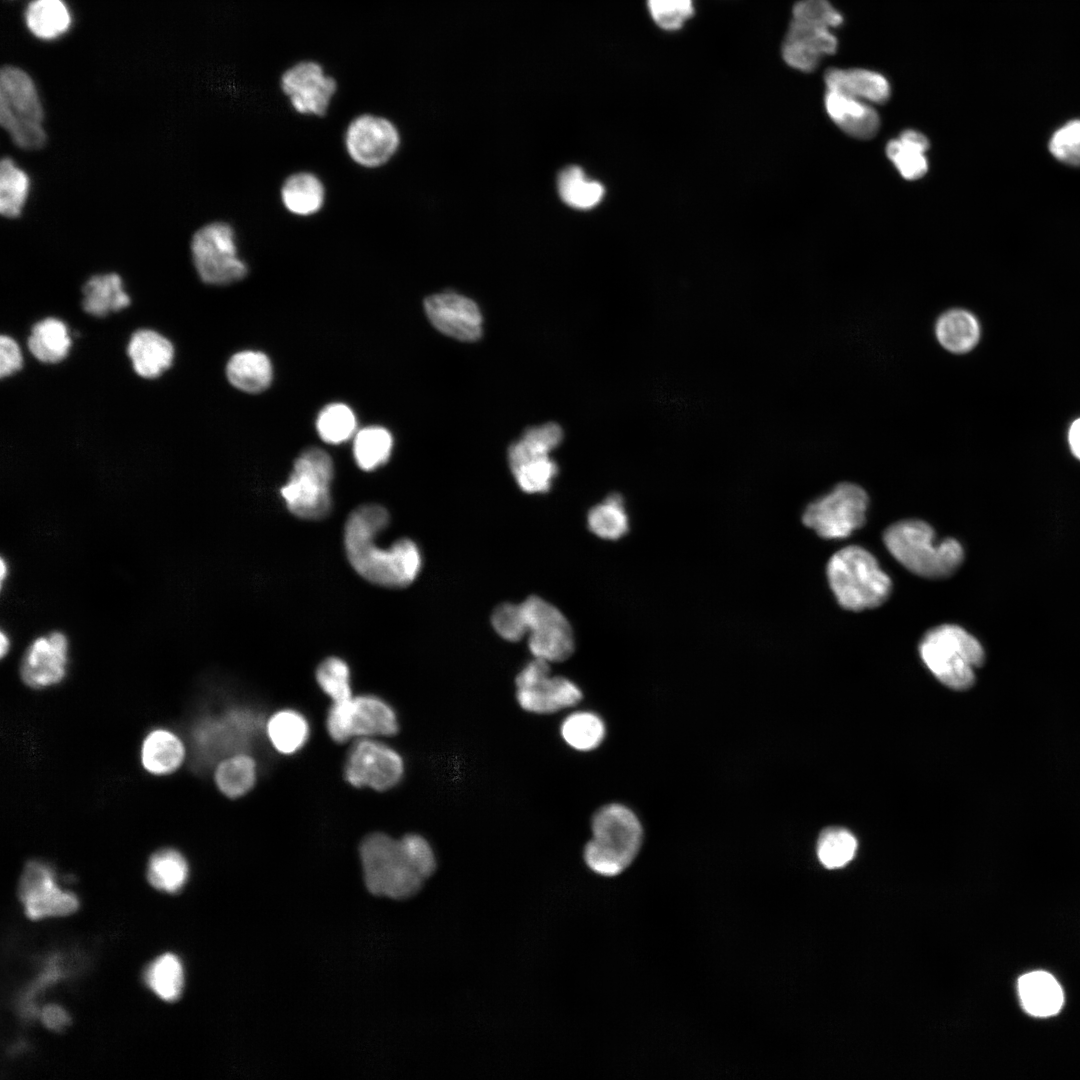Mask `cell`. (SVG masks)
<instances>
[{"label": "cell", "mask_w": 1080, "mask_h": 1080, "mask_svg": "<svg viewBox=\"0 0 1080 1080\" xmlns=\"http://www.w3.org/2000/svg\"><path fill=\"white\" fill-rule=\"evenodd\" d=\"M390 521L388 511L377 504L353 510L344 527V547L352 568L367 581L388 588L411 584L422 567L418 546L410 539L378 546L377 538Z\"/></svg>", "instance_id": "cell-1"}, {"label": "cell", "mask_w": 1080, "mask_h": 1080, "mask_svg": "<svg viewBox=\"0 0 1080 1080\" xmlns=\"http://www.w3.org/2000/svg\"><path fill=\"white\" fill-rule=\"evenodd\" d=\"M592 837L584 847V860L595 873L612 877L623 872L637 856L643 828L627 806L610 803L599 808L591 821Z\"/></svg>", "instance_id": "cell-2"}, {"label": "cell", "mask_w": 1080, "mask_h": 1080, "mask_svg": "<svg viewBox=\"0 0 1080 1080\" xmlns=\"http://www.w3.org/2000/svg\"><path fill=\"white\" fill-rule=\"evenodd\" d=\"M885 546L912 573L930 579L951 576L961 565L964 551L954 538L935 541L932 527L922 520H902L883 534Z\"/></svg>", "instance_id": "cell-3"}, {"label": "cell", "mask_w": 1080, "mask_h": 1080, "mask_svg": "<svg viewBox=\"0 0 1080 1080\" xmlns=\"http://www.w3.org/2000/svg\"><path fill=\"white\" fill-rule=\"evenodd\" d=\"M0 125L15 147L38 151L48 141L45 111L30 75L15 66L0 72Z\"/></svg>", "instance_id": "cell-4"}, {"label": "cell", "mask_w": 1080, "mask_h": 1080, "mask_svg": "<svg viewBox=\"0 0 1080 1080\" xmlns=\"http://www.w3.org/2000/svg\"><path fill=\"white\" fill-rule=\"evenodd\" d=\"M827 578L838 603L852 611L882 605L892 589L889 576L875 557L857 545L847 546L830 558Z\"/></svg>", "instance_id": "cell-5"}, {"label": "cell", "mask_w": 1080, "mask_h": 1080, "mask_svg": "<svg viewBox=\"0 0 1080 1080\" xmlns=\"http://www.w3.org/2000/svg\"><path fill=\"white\" fill-rule=\"evenodd\" d=\"M364 880L375 895L404 899L416 894L426 879L400 839L382 832L366 836L360 844Z\"/></svg>", "instance_id": "cell-6"}, {"label": "cell", "mask_w": 1080, "mask_h": 1080, "mask_svg": "<svg viewBox=\"0 0 1080 1080\" xmlns=\"http://www.w3.org/2000/svg\"><path fill=\"white\" fill-rule=\"evenodd\" d=\"M919 652L933 675L955 690H965L974 684V668L980 667L985 659L980 642L963 628L952 624L939 625L927 631L921 639Z\"/></svg>", "instance_id": "cell-7"}, {"label": "cell", "mask_w": 1080, "mask_h": 1080, "mask_svg": "<svg viewBox=\"0 0 1080 1080\" xmlns=\"http://www.w3.org/2000/svg\"><path fill=\"white\" fill-rule=\"evenodd\" d=\"M189 252L196 274L207 285L234 284L249 272L236 230L228 221L213 220L198 227L190 238Z\"/></svg>", "instance_id": "cell-8"}, {"label": "cell", "mask_w": 1080, "mask_h": 1080, "mask_svg": "<svg viewBox=\"0 0 1080 1080\" xmlns=\"http://www.w3.org/2000/svg\"><path fill=\"white\" fill-rule=\"evenodd\" d=\"M334 468L330 456L312 447L296 459L292 473L280 489L288 510L300 519L319 520L331 509L330 484Z\"/></svg>", "instance_id": "cell-9"}, {"label": "cell", "mask_w": 1080, "mask_h": 1080, "mask_svg": "<svg viewBox=\"0 0 1080 1080\" xmlns=\"http://www.w3.org/2000/svg\"><path fill=\"white\" fill-rule=\"evenodd\" d=\"M290 108L305 117H325L338 93L337 78L319 59L301 57L289 63L278 79Z\"/></svg>", "instance_id": "cell-10"}, {"label": "cell", "mask_w": 1080, "mask_h": 1080, "mask_svg": "<svg viewBox=\"0 0 1080 1080\" xmlns=\"http://www.w3.org/2000/svg\"><path fill=\"white\" fill-rule=\"evenodd\" d=\"M868 503V495L861 486L842 482L811 502L804 510L802 522L822 538H844L864 525Z\"/></svg>", "instance_id": "cell-11"}, {"label": "cell", "mask_w": 1080, "mask_h": 1080, "mask_svg": "<svg viewBox=\"0 0 1080 1080\" xmlns=\"http://www.w3.org/2000/svg\"><path fill=\"white\" fill-rule=\"evenodd\" d=\"M326 728L335 742L344 743L354 737L393 736L399 730V722L395 710L386 701L374 695H359L332 703Z\"/></svg>", "instance_id": "cell-12"}, {"label": "cell", "mask_w": 1080, "mask_h": 1080, "mask_svg": "<svg viewBox=\"0 0 1080 1080\" xmlns=\"http://www.w3.org/2000/svg\"><path fill=\"white\" fill-rule=\"evenodd\" d=\"M401 143L395 123L375 112H361L347 123L343 145L348 158L364 169H378L397 153Z\"/></svg>", "instance_id": "cell-13"}, {"label": "cell", "mask_w": 1080, "mask_h": 1080, "mask_svg": "<svg viewBox=\"0 0 1080 1080\" xmlns=\"http://www.w3.org/2000/svg\"><path fill=\"white\" fill-rule=\"evenodd\" d=\"M404 771V760L399 752L373 737L358 738L344 764V777L350 785L376 791L398 785Z\"/></svg>", "instance_id": "cell-14"}, {"label": "cell", "mask_w": 1080, "mask_h": 1080, "mask_svg": "<svg viewBox=\"0 0 1080 1080\" xmlns=\"http://www.w3.org/2000/svg\"><path fill=\"white\" fill-rule=\"evenodd\" d=\"M528 629V646L534 658L548 663L568 659L574 651V637L565 616L555 606L531 596L521 603Z\"/></svg>", "instance_id": "cell-15"}, {"label": "cell", "mask_w": 1080, "mask_h": 1080, "mask_svg": "<svg viewBox=\"0 0 1080 1080\" xmlns=\"http://www.w3.org/2000/svg\"><path fill=\"white\" fill-rule=\"evenodd\" d=\"M247 715L242 710H226L220 715L199 718L190 732L193 764L197 769L210 767L231 754L240 752L248 731Z\"/></svg>", "instance_id": "cell-16"}, {"label": "cell", "mask_w": 1080, "mask_h": 1080, "mask_svg": "<svg viewBox=\"0 0 1080 1080\" xmlns=\"http://www.w3.org/2000/svg\"><path fill=\"white\" fill-rule=\"evenodd\" d=\"M18 895L26 915L33 920L66 916L78 909L79 901L70 892L61 890L55 882L52 867L42 861H29L21 875Z\"/></svg>", "instance_id": "cell-17"}, {"label": "cell", "mask_w": 1080, "mask_h": 1080, "mask_svg": "<svg viewBox=\"0 0 1080 1080\" xmlns=\"http://www.w3.org/2000/svg\"><path fill=\"white\" fill-rule=\"evenodd\" d=\"M837 47V38L830 28L792 17L781 54L785 63L793 69L812 72L822 58L835 53Z\"/></svg>", "instance_id": "cell-18"}, {"label": "cell", "mask_w": 1080, "mask_h": 1080, "mask_svg": "<svg viewBox=\"0 0 1080 1080\" xmlns=\"http://www.w3.org/2000/svg\"><path fill=\"white\" fill-rule=\"evenodd\" d=\"M68 640L61 632H51L35 639L24 653L20 665L22 681L34 689L60 683L66 675Z\"/></svg>", "instance_id": "cell-19"}, {"label": "cell", "mask_w": 1080, "mask_h": 1080, "mask_svg": "<svg viewBox=\"0 0 1080 1080\" xmlns=\"http://www.w3.org/2000/svg\"><path fill=\"white\" fill-rule=\"evenodd\" d=\"M426 314L443 334L461 341H474L482 333V316L475 302L453 292L431 295L424 301Z\"/></svg>", "instance_id": "cell-20"}, {"label": "cell", "mask_w": 1080, "mask_h": 1080, "mask_svg": "<svg viewBox=\"0 0 1080 1080\" xmlns=\"http://www.w3.org/2000/svg\"><path fill=\"white\" fill-rule=\"evenodd\" d=\"M583 698L579 686L563 676L551 674L533 687L516 689L519 706L534 714H553L576 706Z\"/></svg>", "instance_id": "cell-21"}, {"label": "cell", "mask_w": 1080, "mask_h": 1080, "mask_svg": "<svg viewBox=\"0 0 1080 1080\" xmlns=\"http://www.w3.org/2000/svg\"><path fill=\"white\" fill-rule=\"evenodd\" d=\"M824 105L830 119L851 137L869 140L880 129V117L867 102L827 90Z\"/></svg>", "instance_id": "cell-22"}, {"label": "cell", "mask_w": 1080, "mask_h": 1080, "mask_svg": "<svg viewBox=\"0 0 1080 1080\" xmlns=\"http://www.w3.org/2000/svg\"><path fill=\"white\" fill-rule=\"evenodd\" d=\"M280 202L291 215L309 218L319 214L327 200V189L321 177L311 170L288 174L279 190Z\"/></svg>", "instance_id": "cell-23"}, {"label": "cell", "mask_w": 1080, "mask_h": 1080, "mask_svg": "<svg viewBox=\"0 0 1080 1080\" xmlns=\"http://www.w3.org/2000/svg\"><path fill=\"white\" fill-rule=\"evenodd\" d=\"M827 90L835 91L869 104H883L891 95L887 78L863 68H830L824 75Z\"/></svg>", "instance_id": "cell-24"}, {"label": "cell", "mask_w": 1080, "mask_h": 1080, "mask_svg": "<svg viewBox=\"0 0 1080 1080\" xmlns=\"http://www.w3.org/2000/svg\"><path fill=\"white\" fill-rule=\"evenodd\" d=\"M127 353L139 376L155 378L170 367L174 349L171 342L159 333L140 329L132 334Z\"/></svg>", "instance_id": "cell-25"}, {"label": "cell", "mask_w": 1080, "mask_h": 1080, "mask_svg": "<svg viewBox=\"0 0 1080 1080\" xmlns=\"http://www.w3.org/2000/svg\"><path fill=\"white\" fill-rule=\"evenodd\" d=\"M1018 992L1023 1009L1035 1017L1053 1016L1064 1003L1060 984L1045 971L1022 975L1018 980Z\"/></svg>", "instance_id": "cell-26"}, {"label": "cell", "mask_w": 1080, "mask_h": 1080, "mask_svg": "<svg viewBox=\"0 0 1080 1080\" xmlns=\"http://www.w3.org/2000/svg\"><path fill=\"white\" fill-rule=\"evenodd\" d=\"M141 763L150 774L162 776L176 771L184 761L185 747L172 731L157 728L150 731L141 746Z\"/></svg>", "instance_id": "cell-27"}, {"label": "cell", "mask_w": 1080, "mask_h": 1080, "mask_svg": "<svg viewBox=\"0 0 1080 1080\" xmlns=\"http://www.w3.org/2000/svg\"><path fill=\"white\" fill-rule=\"evenodd\" d=\"M82 294L83 310L97 317L119 311L130 304V297L123 287V280L116 272L90 276L82 286Z\"/></svg>", "instance_id": "cell-28"}, {"label": "cell", "mask_w": 1080, "mask_h": 1080, "mask_svg": "<svg viewBox=\"0 0 1080 1080\" xmlns=\"http://www.w3.org/2000/svg\"><path fill=\"white\" fill-rule=\"evenodd\" d=\"M938 343L948 352L963 354L971 351L980 338V324L973 313L962 308L943 312L935 323Z\"/></svg>", "instance_id": "cell-29"}, {"label": "cell", "mask_w": 1080, "mask_h": 1080, "mask_svg": "<svg viewBox=\"0 0 1080 1080\" xmlns=\"http://www.w3.org/2000/svg\"><path fill=\"white\" fill-rule=\"evenodd\" d=\"M928 138L914 129H906L886 145V155L906 180L922 178L928 171Z\"/></svg>", "instance_id": "cell-30"}, {"label": "cell", "mask_w": 1080, "mask_h": 1080, "mask_svg": "<svg viewBox=\"0 0 1080 1080\" xmlns=\"http://www.w3.org/2000/svg\"><path fill=\"white\" fill-rule=\"evenodd\" d=\"M32 191V179L19 163L7 155L0 161V214L15 220L24 213Z\"/></svg>", "instance_id": "cell-31"}, {"label": "cell", "mask_w": 1080, "mask_h": 1080, "mask_svg": "<svg viewBox=\"0 0 1080 1080\" xmlns=\"http://www.w3.org/2000/svg\"><path fill=\"white\" fill-rule=\"evenodd\" d=\"M229 382L247 393L264 391L272 380V365L269 358L256 351H241L234 354L226 366Z\"/></svg>", "instance_id": "cell-32"}, {"label": "cell", "mask_w": 1080, "mask_h": 1080, "mask_svg": "<svg viewBox=\"0 0 1080 1080\" xmlns=\"http://www.w3.org/2000/svg\"><path fill=\"white\" fill-rule=\"evenodd\" d=\"M256 779L257 763L246 752H237L221 759L214 771L218 790L231 799L247 794L254 787Z\"/></svg>", "instance_id": "cell-33"}, {"label": "cell", "mask_w": 1080, "mask_h": 1080, "mask_svg": "<svg viewBox=\"0 0 1080 1080\" xmlns=\"http://www.w3.org/2000/svg\"><path fill=\"white\" fill-rule=\"evenodd\" d=\"M265 729L274 749L285 755L299 751L310 735L306 717L294 709H282L273 713L267 720Z\"/></svg>", "instance_id": "cell-34"}, {"label": "cell", "mask_w": 1080, "mask_h": 1080, "mask_svg": "<svg viewBox=\"0 0 1080 1080\" xmlns=\"http://www.w3.org/2000/svg\"><path fill=\"white\" fill-rule=\"evenodd\" d=\"M24 16L28 30L41 40L59 38L72 23L70 11L63 0H32Z\"/></svg>", "instance_id": "cell-35"}, {"label": "cell", "mask_w": 1080, "mask_h": 1080, "mask_svg": "<svg viewBox=\"0 0 1080 1080\" xmlns=\"http://www.w3.org/2000/svg\"><path fill=\"white\" fill-rule=\"evenodd\" d=\"M27 345L39 361L57 363L66 357L71 340L65 324L59 319L49 317L32 327Z\"/></svg>", "instance_id": "cell-36"}, {"label": "cell", "mask_w": 1080, "mask_h": 1080, "mask_svg": "<svg viewBox=\"0 0 1080 1080\" xmlns=\"http://www.w3.org/2000/svg\"><path fill=\"white\" fill-rule=\"evenodd\" d=\"M563 741L579 752H589L601 745L606 735L602 718L587 710L573 711L560 724Z\"/></svg>", "instance_id": "cell-37"}, {"label": "cell", "mask_w": 1080, "mask_h": 1080, "mask_svg": "<svg viewBox=\"0 0 1080 1080\" xmlns=\"http://www.w3.org/2000/svg\"><path fill=\"white\" fill-rule=\"evenodd\" d=\"M189 867L185 857L174 848L153 853L147 866V879L156 889L176 893L187 881Z\"/></svg>", "instance_id": "cell-38"}, {"label": "cell", "mask_w": 1080, "mask_h": 1080, "mask_svg": "<svg viewBox=\"0 0 1080 1080\" xmlns=\"http://www.w3.org/2000/svg\"><path fill=\"white\" fill-rule=\"evenodd\" d=\"M558 192L570 207L590 209L602 200L605 190L601 183L589 179L578 166L564 168L558 176Z\"/></svg>", "instance_id": "cell-39"}, {"label": "cell", "mask_w": 1080, "mask_h": 1080, "mask_svg": "<svg viewBox=\"0 0 1080 1080\" xmlns=\"http://www.w3.org/2000/svg\"><path fill=\"white\" fill-rule=\"evenodd\" d=\"M562 438V429L556 423L528 428L523 436L509 448L510 468L531 458L548 456L560 444Z\"/></svg>", "instance_id": "cell-40"}, {"label": "cell", "mask_w": 1080, "mask_h": 1080, "mask_svg": "<svg viewBox=\"0 0 1080 1080\" xmlns=\"http://www.w3.org/2000/svg\"><path fill=\"white\" fill-rule=\"evenodd\" d=\"M587 523L591 532L602 539L617 540L624 536L629 529V520L623 498L618 494L609 495L592 507Z\"/></svg>", "instance_id": "cell-41"}, {"label": "cell", "mask_w": 1080, "mask_h": 1080, "mask_svg": "<svg viewBox=\"0 0 1080 1080\" xmlns=\"http://www.w3.org/2000/svg\"><path fill=\"white\" fill-rule=\"evenodd\" d=\"M145 981L162 1000H177L184 986V972L180 960L171 953L159 956L147 968Z\"/></svg>", "instance_id": "cell-42"}, {"label": "cell", "mask_w": 1080, "mask_h": 1080, "mask_svg": "<svg viewBox=\"0 0 1080 1080\" xmlns=\"http://www.w3.org/2000/svg\"><path fill=\"white\" fill-rule=\"evenodd\" d=\"M393 446L388 430L370 426L360 430L354 439L353 453L357 465L364 471H372L387 462Z\"/></svg>", "instance_id": "cell-43"}, {"label": "cell", "mask_w": 1080, "mask_h": 1080, "mask_svg": "<svg viewBox=\"0 0 1080 1080\" xmlns=\"http://www.w3.org/2000/svg\"><path fill=\"white\" fill-rule=\"evenodd\" d=\"M857 840L846 829L829 828L824 830L817 843V855L828 869H836L848 864L854 857Z\"/></svg>", "instance_id": "cell-44"}, {"label": "cell", "mask_w": 1080, "mask_h": 1080, "mask_svg": "<svg viewBox=\"0 0 1080 1080\" xmlns=\"http://www.w3.org/2000/svg\"><path fill=\"white\" fill-rule=\"evenodd\" d=\"M316 427L321 439L330 444H339L349 439L354 433L356 419L353 411L342 403L326 406L320 412Z\"/></svg>", "instance_id": "cell-45"}, {"label": "cell", "mask_w": 1080, "mask_h": 1080, "mask_svg": "<svg viewBox=\"0 0 1080 1080\" xmlns=\"http://www.w3.org/2000/svg\"><path fill=\"white\" fill-rule=\"evenodd\" d=\"M316 681L332 703L353 697L350 669L339 657H328L317 667Z\"/></svg>", "instance_id": "cell-46"}, {"label": "cell", "mask_w": 1080, "mask_h": 1080, "mask_svg": "<svg viewBox=\"0 0 1080 1080\" xmlns=\"http://www.w3.org/2000/svg\"><path fill=\"white\" fill-rule=\"evenodd\" d=\"M519 487L527 493H543L550 489L558 472L549 456L528 459L511 469Z\"/></svg>", "instance_id": "cell-47"}, {"label": "cell", "mask_w": 1080, "mask_h": 1080, "mask_svg": "<svg viewBox=\"0 0 1080 1080\" xmlns=\"http://www.w3.org/2000/svg\"><path fill=\"white\" fill-rule=\"evenodd\" d=\"M649 14L665 31H676L694 14L693 0H647Z\"/></svg>", "instance_id": "cell-48"}, {"label": "cell", "mask_w": 1080, "mask_h": 1080, "mask_svg": "<svg viewBox=\"0 0 1080 1080\" xmlns=\"http://www.w3.org/2000/svg\"><path fill=\"white\" fill-rule=\"evenodd\" d=\"M1053 157L1067 165L1080 166V119L1068 121L1055 130L1049 140Z\"/></svg>", "instance_id": "cell-49"}, {"label": "cell", "mask_w": 1080, "mask_h": 1080, "mask_svg": "<svg viewBox=\"0 0 1080 1080\" xmlns=\"http://www.w3.org/2000/svg\"><path fill=\"white\" fill-rule=\"evenodd\" d=\"M495 631L505 640L518 641L527 633V623L521 604L503 603L495 608L491 616Z\"/></svg>", "instance_id": "cell-50"}, {"label": "cell", "mask_w": 1080, "mask_h": 1080, "mask_svg": "<svg viewBox=\"0 0 1080 1080\" xmlns=\"http://www.w3.org/2000/svg\"><path fill=\"white\" fill-rule=\"evenodd\" d=\"M792 17L808 20L830 29L843 23L842 14L828 0H798L793 6Z\"/></svg>", "instance_id": "cell-51"}, {"label": "cell", "mask_w": 1080, "mask_h": 1080, "mask_svg": "<svg viewBox=\"0 0 1080 1080\" xmlns=\"http://www.w3.org/2000/svg\"><path fill=\"white\" fill-rule=\"evenodd\" d=\"M400 840L424 877H430L436 869V858L430 843L415 833L406 834Z\"/></svg>", "instance_id": "cell-52"}, {"label": "cell", "mask_w": 1080, "mask_h": 1080, "mask_svg": "<svg viewBox=\"0 0 1080 1080\" xmlns=\"http://www.w3.org/2000/svg\"><path fill=\"white\" fill-rule=\"evenodd\" d=\"M22 367V356L18 344L9 336L0 337V376L6 377Z\"/></svg>", "instance_id": "cell-53"}, {"label": "cell", "mask_w": 1080, "mask_h": 1080, "mask_svg": "<svg viewBox=\"0 0 1080 1080\" xmlns=\"http://www.w3.org/2000/svg\"><path fill=\"white\" fill-rule=\"evenodd\" d=\"M549 675L550 663L539 658H534L518 673L515 679L516 689L533 687Z\"/></svg>", "instance_id": "cell-54"}, {"label": "cell", "mask_w": 1080, "mask_h": 1080, "mask_svg": "<svg viewBox=\"0 0 1080 1080\" xmlns=\"http://www.w3.org/2000/svg\"><path fill=\"white\" fill-rule=\"evenodd\" d=\"M43 1024L54 1031L64 1029L70 1023L69 1015L57 1005L46 1006L41 1014Z\"/></svg>", "instance_id": "cell-55"}, {"label": "cell", "mask_w": 1080, "mask_h": 1080, "mask_svg": "<svg viewBox=\"0 0 1080 1080\" xmlns=\"http://www.w3.org/2000/svg\"><path fill=\"white\" fill-rule=\"evenodd\" d=\"M1069 443L1074 455L1080 459V419L1071 425L1069 430Z\"/></svg>", "instance_id": "cell-56"}, {"label": "cell", "mask_w": 1080, "mask_h": 1080, "mask_svg": "<svg viewBox=\"0 0 1080 1080\" xmlns=\"http://www.w3.org/2000/svg\"><path fill=\"white\" fill-rule=\"evenodd\" d=\"M0 640H1L0 641V654H1V657H4L7 654L8 650H9V647H10V641H9L8 635H6V633L4 631L1 632Z\"/></svg>", "instance_id": "cell-57"}, {"label": "cell", "mask_w": 1080, "mask_h": 1080, "mask_svg": "<svg viewBox=\"0 0 1080 1080\" xmlns=\"http://www.w3.org/2000/svg\"><path fill=\"white\" fill-rule=\"evenodd\" d=\"M0 571H1V582L3 583V581H4L5 577H6V574H7V566H6V562H5L4 559H1V569H0Z\"/></svg>", "instance_id": "cell-58"}]
</instances>
